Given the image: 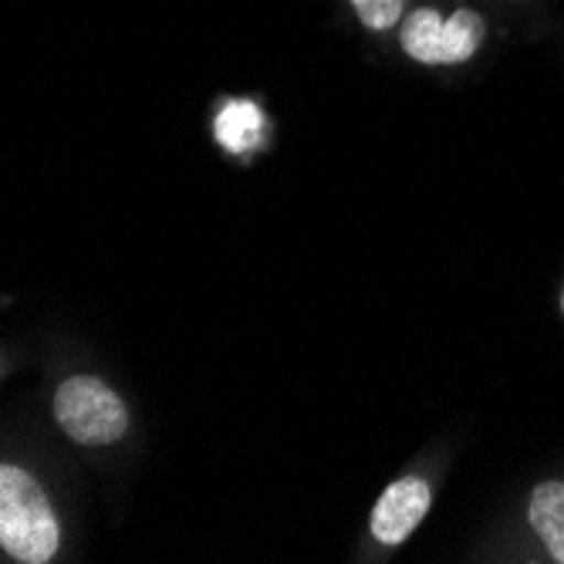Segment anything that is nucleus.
<instances>
[{"label":"nucleus","instance_id":"obj_1","mask_svg":"<svg viewBox=\"0 0 564 564\" xmlns=\"http://www.w3.org/2000/svg\"><path fill=\"white\" fill-rule=\"evenodd\" d=\"M58 544V518L37 480L21 467H0V547L21 564H47Z\"/></svg>","mask_w":564,"mask_h":564},{"label":"nucleus","instance_id":"obj_2","mask_svg":"<svg viewBox=\"0 0 564 564\" xmlns=\"http://www.w3.org/2000/svg\"><path fill=\"white\" fill-rule=\"evenodd\" d=\"M55 420L82 446H112L129 430V409L101 379L72 376L55 392Z\"/></svg>","mask_w":564,"mask_h":564},{"label":"nucleus","instance_id":"obj_3","mask_svg":"<svg viewBox=\"0 0 564 564\" xmlns=\"http://www.w3.org/2000/svg\"><path fill=\"white\" fill-rule=\"evenodd\" d=\"M484 18L477 11H453L443 18L430 8L413 11L402 21L399 41L402 51L420 65H464L470 62L484 44Z\"/></svg>","mask_w":564,"mask_h":564},{"label":"nucleus","instance_id":"obj_4","mask_svg":"<svg viewBox=\"0 0 564 564\" xmlns=\"http://www.w3.org/2000/svg\"><path fill=\"white\" fill-rule=\"evenodd\" d=\"M430 500H433V490L420 477H402V480L389 484L369 518L372 538L389 547L402 544L430 514Z\"/></svg>","mask_w":564,"mask_h":564},{"label":"nucleus","instance_id":"obj_5","mask_svg":"<svg viewBox=\"0 0 564 564\" xmlns=\"http://www.w3.org/2000/svg\"><path fill=\"white\" fill-rule=\"evenodd\" d=\"M528 521L547 554L564 564V480L538 484L528 500Z\"/></svg>","mask_w":564,"mask_h":564},{"label":"nucleus","instance_id":"obj_6","mask_svg":"<svg viewBox=\"0 0 564 564\" xmlns=\"http://www.w3.org/2000/svg\"><path fill=\"white\" fill-rule=\"evenodd\" d=\"M214 135L224 149L230 152H250L258 149L264 139V112L247 98H234L220 109L214 122Z\"/></svg>","mask_w":564,"mask_h":564},{"label":"nucleus","instance_id":"obj_7","mask_svg":"<svg viewBox=\"0 0 564 564\" xmlns=\"http://www.w3.org/2000/svg\"><path fill=\"white\" fill-rule=\"evenodd\" d=\"M351 8L369 31H386L402 18V0H351Z\"/></svg>","mask_w":564,"mask_h":564}]
</instances>
